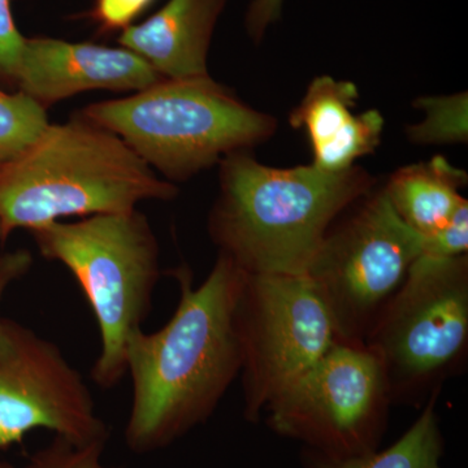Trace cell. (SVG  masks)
<instances>
[{"mask_svg": "<svg viewBox=\"0 0 468 468\" xmlns=\"http://www.w3.org/2000/svg\"><path fill=\"white\" fill-rule=\"evenodd\" d=\"M245 272L218 254L207 279L193 286L189 268L175 270L180 298L153 334L140 329L125 349L132 408L124 430L129 451L150 454L206 423L241 372L234 309Z\"/></svg>", "mask_w": 468, "mask_h": 468, "instance_id": "obj_1", "label": "cell"}, {"mask_svg": "<svg viewBox=\"0 0 468 468\" xmlns=\"http://www.w3.org/2000/svg\"><path fill=\"white\" fill-rule=\"evenodd\" d=\"M5 233H3L2 223H0V242H5Z\"/></svg>", "mask_w": 468, "mask_h": 468, "instance_id": "obj_25", "label": "cell"}, {"mask_svg": "<svg viewBox=\"0 0 468 468\" xmlns=\"http://www.w3.org/2000/svg\"><path fill=\"white\" fill-rule=\"evenodd\" d=\"M80 115L119 135L169 183L186 181L276 132L272 116L242 103L211 77L162 80L122 100L90 104Z\"/></svg>", "mask_w": 468, "mask_h": 468, "instance_id": "obj_4", "label": "cell"}, {"mask_svg": "<svg viewBox=\"0 0 468 468\" xmlns=\"http://www.w3.org/2000/svg\"><path fill=\"white\" fill-rule=\"evenodd\" d=\"M30 233L42 257L67 267L84 292L101 344L91 378L103 389L115 387L125 377L126 344L150 315L162 272L149 218L134 208L54 221Z\"/></svg>", "mask_w": 468, "mask_h": 468, "instance_id": "obj_5", "label": "cell"}, {"mask_svg": "<svg viewBox=\"0 0 468 468\" xmlns=\"http://www.w3.org/2000/svg\"><path fill=\"white\" fill-rule=\"evenodd\" d=\"M227 0H168L156 14L126 27L117 42L165 80L207 77V55Z\"/></svg>", "mask_w": 468, "mask_h": 468, "instance_id": "obj_13", "label": "cell"}, {"mask_svg": "<svg viewBox=\"0 0 468 468\" xmlns=\"http://www.w3.org/2000/svg\"><path fill=\"white\" fill-rule=\"evenodd\" d=\"M162 80L128 48L37 37L24 45L16 86L48 110L81 92L140 91Z\"/></svg>", "mask_w": 468, "mask_h": 468, "instance_id": "obj_11", "label": "cell"}, {"mask_svg": "<svg viewBox=\"0 0 468 468\" xmlns=\"http://www.w3.org/2000/svg\"><path fill=\"white\" fill-rule=\"evenodd\" d=\"M380 360L365 345L335 341L268 405V427L331 458L378 451L392 406Z\"/></svg>", "mask_w": 468, "mask_h": 468, "instance_id": "obj_8", "label": "cell"}, {"mask_svg": "<svg viewBox=\"0 0 468 468\" xmlns=\"http://www.w3.org/2000/svg\"><path fill=\"white\" fill-rule=\"evenodd\" d=\"M177 194L119 135L77 113L48 124L24 155L0 169V223L7 239L16 229L131 211Z\"/></svg>", "mask_w": 468, "mask_h": 468, "instance_id": "obj_3", "label": "cell"}, {"mask_svg": "<svg viewBox=\"0 0 468 468\" xmlns=\"http://www.w3.org/2000/svg\"><path fill=\"white\" fill-rule=\"evenodd\" d=\"M358 97L353 82L322 76L311 82L300 106L292 112V128L307 132L313 165L322 171H347L381 143L383 116L375 110L354 115Z\"/></svg>", "mask_w": 468, "mask_h": 468, "instance_id": "obj_12", "label": "cell"}, {"mask_svg": "<svg viewBox=\"0 0 468 468\" xmlns=\"http://www.w3.org/2000/svg\"><path fill=\"white\" fill-rule=\"evenodd\" d=\"M440 394L431 396L412 426L389 448L351 458H331L304 448L303 468H443L445 441L436 403Z\"/></svg>", "mask_w": 468, "mask_h": 468, "instance_id": "obj_15", "label": "cell"}, {"mask_svg": "<svg viewBox=\"0 0 468 468\" xmlns=\"http://www.w3.org/2000/svg\"><path fill=\"white\" fill-rule=\"evenodd\" d=\"M0 468H15L11 463L5 461H0Z\"/></svg>", "mask_w": 468, "mask_h": 468, "instance_id": "obj_24", "label": "cell"}, {"mask_svg": "<svg viewBox=\"0 0 468 468\" xmlns=\"http://www.w3.org/2000/svg\"><path fill=\"white\" fill-rule=\"evenodd\" d=\"M48 124L38 101L23 91L0 89V169L24 155Z\"/></svg>", "mask_w": 468, "mask_h": 468, "instance_id": "obj_16", "label": "cell"}, {"mask_svg": "<svg viewBox=\"0 0 468 468\" xmlns=\"http://www.w3.org/2000/svg\"><path fill=\"white\" fill-rule=\"evenodd\" d=\"M426 112L423 122L409 126L410 140L418 144H466L468 137L467 92L424 97L414 103Z\"/></svg>", "mask_w": 468, "mask_h": 468, "instance_id": "obj_17", "label": "cell"}, {"mask_svg": "<svg viewBox=\"0 0 468 468\" xmlns=\"http://www.w3.org/2000/svg\"><path fill=\"white\" fill-rule=\"evenodd\" d=\"M26 41L15 23L11 0H0V85L16 86Z\"/></svg>", "mask_w": 468, "mask_h": 468, "instance_id": "obj_20", "label": "cell"}, {"mask_svg": "<svg viewBox=\"0 0 468 468\" xmlns=\"http://www.w3.org/2000/svg\"><path fill=\"white\" fill-rule=\"evenodd\" d=\"M155 0H95L88 17L97 24L101 33H122L133 26L135 18L153 5Z\"/></svg>", "mask_w": 468, "mask_h": 468, "instance_id": "obj_21", "label": "cell"}, {"mask_svg": "<svg viewBox=\"0 0 468 468\" xmlns=\"http://www.w3.org/2000/svg\"><path fill=\"white\" fill-rule=\"evenodd\" d=\"M220 187L208 217L218 254L243 272L303 275L332 224L374 190L365 169L272 168L248 150L220 160Z\"/></svg>", "mask_w": 468, "mask_h": 468, "instance_id": "obj_2", "label": "cell"}, {"mask_svg": "<svg viewBox=\"0 0 468 468\" xmlns=\"http://www.w3.org/2000/svg\"><path fill=\"white\" fill-rule=\"evenodd\" d=\"M467 180L466 172L436 156L399 168L383 189L403 223L426 237L448 224L467 202L460 193Z\"/></svg>", "mask_w": 468, "mask_h": 468, "instance_id": "obj_14", "label": "cell"}, {"mask_svg": "<svg viewBox=\"0 0 468 468\" xmlns=\"http://www.w3.org/2000/svg\"><path fill=\"white\" fill-rule=\"evenodd\" d=\"M353 207L329 228L304 275L328 310L337 341L363 345L423 243L384 189L372 190Z\"/></svg>", "mask_w": 468, "mask_h": 468, "instance_id": "obj_7", "label": "cell"}, {"mask_svg": "<svg viewBox=\"0 0 468 468\" xmlns=\"http://www.w3.org/2000/svg\"><path fill=\"white\" fill-rule=\"evenodd\" d=\"M421 255L439 260L462 257L468 250V202L457 212L448 224L436 232L421 237Z\"/></svg>", "mask_w": 468, "mask_h": 468, "instance_id": "obj_19", "label": "cell"}, {"mask_svg": "<svg viewBox=\"0 0 468 468\" xmlns=\"http://www.w3.org/2000/svg\"><path fill=\"white\" fill-rule=\"evenodd\" d=\"M393 405L423 408L468 356V255H420L366 337Z\"/></svg>", "mask_w": 468, "mask_h": 468, "instance_id": "obj_6", "label": "cell"}, {"mask_svg": "<svg viewBox=\"0 0 468 468\" xmlns=\"http://www.w3.org/2000/svg\"><path fill=\"white\" fill-rule=\"evenodd\" d=\"M284 0H252L246 12V32L254 42H261L268 27L282 17Z\"/></svg>", "mask_w": 468, "mask_h": 468, "instance_id": "obj_22", "label": "cell"}, {"mask_svg": "<svg viewBox=\"0 0 468 468\" xmlns=\"http://www.w3.org/2000/svg\"><path fill=\"white\" fill-rule=\"evenodd\" d=\"M106 443L79 445L55 436L27 461L26 468H122L107 466L101 461Z\"/></svg>", "mask_w": 468, "mask_h": 468, "instance_id": "obj_18", "label": "cell"}, {"mask_svg": "<svg viewBox=\"0 0 468 468\" xmlns=\"http://www.w3.org/2000/svg\"><path fill=\"white\" fill-rule=\"evenodd\" d=\"M36 430L79 445L110 439L90 389L58 345L0 316V452Z\"/></svg>", "mask_w": 468, "mask_h": 468, "instance_id": "obj_10", "label": "cell"}, {"mask_svg": "<svg viewBox=\"0 0 468 468\" xmlns=\"http://www.w3.org/2000/svg\"><path fill=\"white\" fill-rule=\"evenodd\" d=\"M243 417L258 423L273 399L337 341L306 275H243L234 309Z\"/></svg>", "mask_w": 468, "mask_h": 468, "instance_id": "obj_9", "label": "cell"}, {"mask_svg": "<svg viewBox=\"0 0 468 468\" xmlns=\"http://www.w3.org/2000/svg\"><path fill=\"white\" fill-rule=\"evenodd\" d=\"M33 266V255L26 249L0 254V306L8 289L23 279Z\"/></svg>", "mask_w": 468, "mask_h": 468, "instance_id": "obj_23", "label": "cell"}]
</instances>
